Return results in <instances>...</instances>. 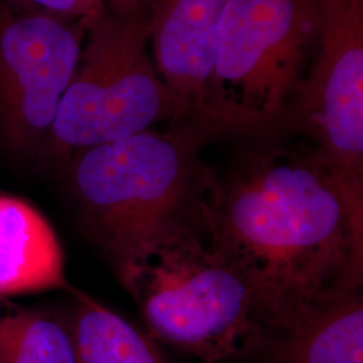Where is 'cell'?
Wrapping results in <instances>:
<instances>
[{"mask_svg":"<svg viewBox=\"0 0 363 363\" xmlns=\"http://www.w3.org/2000/svg\"><path fill=\"white\" fill-rule=\"evenodd\" d=\"M210 230L252 288L262 333L362 289L363 220L313 154L261 151L202 195Z\"/></svg>","mask_w":363,"mask_h":363,"instance_id":"6da1fadb","label":"cell"},{"mask_svg":"<svg viewBox=\"0 0 363 363\" xmlns=\"http://www.w3.org/2000/svg\"><path fill=\"white\" fill-rule=\"evenodd\" d=\"M202 195L116 274L154 337L220 363L255 354L262 325L245 276L210 230Z\"/></svg>","mask_w":363,"mask_h":363,"instance_id":"7a4b0ae2","label":"cell"},{"mask_svg":"<svg viewBox=\"0 0 363 363\" xmlns=\"http://www.w3.org/2000/svg\"><path fill=\"white\" fill-rule=\"evenodd\" d=\"M199 124L147 130L69 159V189L91 241L117 272L194 206L208 181Z\"/></svg>","mask_w":363,"mask_h":363,"instance_id":"3957f363","label":"cell"},{"mask_svg":"<svg viewBox=\"0 0 363 363\" xmlns=\"http://www.w3.org/2000/svg\"><path fill=\"white\" fill-rule=\"evenodd\" d=\"M85 30L86 45L39 151L52 160L183 118L147 52L150 27L139 15L101 13Z\"/></svg>","mask_w":363,"mask_h":363,"instance_id":"277c9868","label":"cell"},{"mask_svg":"<svg viewBox=\"0 0 363 363\" xmlns=\"http://www.w3.org/2000/svg\"><path fill=\"white\" fill-rule=\"evenodd\" d=\"M316 31L315 0H229L208 86V127L269 128L284 116Z\"/></svg>","mask_w":363,"mask_h":363,"instance_id":"5b68a950","label":"cell"},{"mask_svg":"<svg viewBox=\"0 0 363 363\" xmlns=\"http://www.w3.org/2000/svg\"><path fill=\"white\" fill-rule=\"evenodd\" d=\"M312 62L284 115L363 220V0H315Z\"/></svg>","mask_w":363,"mask_h":363,"instance_id":"8992f818","label":"cell"},{"mask_svg":"<svg viewBox=\"0 0 363 363\" xmlns=\"http://www.w3.org/2000/svg\"><path fill=\"white\" fill-rule=\"evenodd\" d=\"M0 3V130L11 151L39 155L82 50L85 22Z\"/></svg>","mask_w":363,"mask_h":363,"instance_id":"52a82bcc","label":"cell"},{"mask_svg":"<svg viewBox=\"0 0 363 363\" xmlns=\"http://www.w3.org/2000/svg\"><path fill=\"white\" fill-rule=\"evenodd\" d=\"M229 0H154L148 22L155 67L182 117L208 127V86Z\"/></svg>","mask_w":363,"mask_h":363,"instance_id":"ba28073f","label":"cell"},{"mask_svg":"<svg viewBox=\"0 0 363 363\" xmlns=\"http://www.w3.org/2000/svg\"><path fill=\"white\" fill-rule=\"evenodd\" d=\"M255 354L267 363H363L362 289L264 330Z\"/></svg>","mask_w":363,"mask_h":363,"instance_id":"9c48e42d","label":"cell"},{"mask_svg":"<svg viewBox=\"0 0 363 363\" xmlns=\"http://www.w3.org/2000/svg\"><path fill=\"white\" fill-rule=\"evenodd\" d=\"M70 289L57 235L26 201L0 194V298Z\"/></svg>","mask_w":363,"mask_h":363,"instance_id":"30bf717a","label":"cell"},{"mask_svg":"<svg viewBox=\"0 0 363 363\" xmlns=\"http://www.w3.org/2000/svg\"><path fill=\"white\" fill-rule=\"evenodd\" d=\"M70 330L78 363H169L155 343L118 313L86 294L72 291Z\"/></svg>","mask_w":363,"mask_h":363,"instance_id":"8fae6325","label":"cell"},{"mask_svg":"<svg viewBox=\"0 0 363 363\" xmlns=\"http://www.w3.org/2000/svg\"><path fill=\"white\" fill-rule=\"evenodd\" d=\"M0 363H78L70 325L0 298Z\"/></svg>","mask_w":363,"mask_h":363,"instance_id":"7c38bea8","label":"cell"},{"mask_svg":"<svg viewBox=\"0 0 363 363\" xmlns=\"http://www.w3.org/2000/svg\"><path fill=\"white\" fill-rule=\"evenodd\" d=\"M13 3L34 11L52 13L66 19L91 22L105 13L104 0H13Z\"/></svg>","mask_w":363,"mask_h":363,"instance_id":"4fadbf2b","label":"cell"},{"mask_svg":"<svg viewBox=\"0 0 363 363\" xmlns=\"http://www.w3.org/2000/svg\"><path fill=\"white\" fill-rule=\"evenodd\" d=\"M105 1V0H104ZM113 9V13L123 18H130L139 15L142 0H108Z\"/></svg>","mask_w":363,"mask_h":363,"instance_id":"5bb4252c","label":"cell"}]
</instances>
